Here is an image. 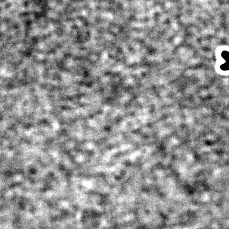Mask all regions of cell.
I'll return each instance as SVG.
<instances>
[{
	"instance_id": "6da1fadb",
	"label": "cell",
	"mask_w": 229,
	"mask_h": 229,
	"mask_svg": "<svg viewBox=\"0 0 229 229\" xmlns=\"http://www.w3.org/2000/svg\"><path fill=\"white\" fill-rule=\"evenodd\" d=\"M222 56L227 62H229V53L228 52L225 51L223 52L222 53Z\"/></svg>"
},
{
	"instance_id": "7a4b0ae2",
	"label": "cell",
	"mask_w": 229,
	"mask_h": 229,
	"mask_svg": "<svg viewBox=\"0 0 229 229\" xmlns=\"http://www.w3.org/2000/svg\"><path fill=\"white\" fill-rule=\"evenodd\" d=\"M221 68L223 69H224V70H228V69H229V62L226 63L224 65H222Z\"/></svg>"
}]
</instances>
